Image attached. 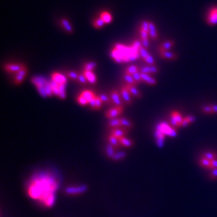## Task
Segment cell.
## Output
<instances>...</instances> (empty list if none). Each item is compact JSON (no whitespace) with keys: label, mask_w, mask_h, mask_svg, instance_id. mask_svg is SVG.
<instances>
[{"label":"cell","mask_w":217,"mask_h":217,"mask_svg":"<svg viewBox=\"0 0 217 217\" xmlns=\"http://www.w3.org/2000/svg\"><path fill=\"white\" fill-rule=\"evenodd\" d=\"M57 186V182L54 178L46 175L32 180L28 187V194L30 198L39 200L46 207H50L55 201Z\"/></svg>","instance_id":"obj_1"},{"label":"cell","mask_w":217,"mask_h":217,"mask_svg":"<svg viewBox=\"0 0 217 217\" xmlns=\"http://www.w3.org/2000/svg\"><path fill=\"white\" fill-rule=\"evenodd\" d=\"M207 23L210 26H214L217 24V7H212L208 11L206 19Z\"/></svg>","instance_id":"obj_2"},{"label":"cell","mask_w":217,"mask_h":217,"mask_svg":"<svg viewBox=\"0 0 217 217\" xmlns=\"http://www.w3.org/2000/svg\"><path fill=\"white\" fill-rule=\"evenodd\" d=\"M123 112V107L121 106H115L112 107L110 110H108L105 113V116L108 119H114L118 117L119 115L122 114Z\"/></svg>","instance_id":"obj_3"},{"label":"cell","mask_w":217,"mask_h":217,"mask_svg":"<svg viewBox=\"0 0 217 217\" xmlns=\"http://www.w3.org/2000/svg\"><path fill=\"white\" fill-rule=\"evenodd\" d=\"M28 73V69L26 68L25 66L23 67V68L21 69L19 72H18L17 73H16V75L14 77L13 79V82L16 85H19L21 84L23 81L25 79V76L27 75Z\"/></svg>","instance_id":"obj_4"},{"label":"cell","mask_w":217,"mask_h":217,"mask_svg":"<svg viewBox=\"0 0 217 217\" xmlns=\"http://www.w3.org/2000/svg\"><path fill=\"white\" fill-rule=\"evenodd\" d=\"M24 66H25V65L21 63H7L4 65V69L8 72L17 73Z\"/></svg>","instance_id":"obj_5"},{"label":"cell","mask_w":217,"mask_h":217,"mask_svg":"<svg viewBox=\"0 0 217 217\" xmlns=\"http://www.w3.org/2000/svg\"><path fill=\"white\" fill-rule=\"evenodd\" d=\"M120 94H121L122 98L123 99L124 102H125L126 104H127V105L132 104V103H133L132 96H131L130 92L128 91V89L126 88L125 86L122 87Z\"/></svg>","instance_id":"obj_6"},{"label":"cell","mask_w":217,"mask_h":217,"mask_svg":"<svg viewBox=\"0 0 217 217\" xmlns=\"http://www.w3.org/2000/svg\"><path fill=\"white\" fill-rule=\"evenodd\" d=\"M159 130H160L162 131L164 134H167V135H169L171 136H175L176 133V131L174 130L173 129L170 128V127L168 126L167 124L165 123H162L159 125L158 126V129Z\"/></svg>","instance_id":"obj_7"},{"label":"cell","mask_w":217,"mask_h":217,"mask_svg":"<svg viewBox=\"0 0 217 217\" xmlns=\"http://www.w3.org/2000/svg\"><path fill=\"white\" fill-rule=\"evenodd\" d=\"M129 129L123 127H118V128L112 129V131H111V134L117 137V139H120L122 137H125V136L127 134V132H128Z\"/></svg>","instance_id":"obj_8"},{"label":"cell","mask_w":217,"mask_h":217,"mask_svg":"<svg viewBox=\"0 0 217 217\" xmlns=\"http://www.w3.org/2000/svg\"><path fill=\"white\" fill-rule=\"evenodd\" d=\"M110 98L111 101L113 104H114L115 106H121L123 107V102L122 101L120 98V96H119V93L117 91H112L110 93Z\"/></svg>","instance_id":"obj_9"},{"label":"cell","mask_w":217,"mask_h":217,"mask_svg":"<svg viewBox=\"0 0 217 217\" xmlns=\"http://www.w3.org/2000/svg\"><path fill=\"white\" fill-rule=\"evenodd\" d=\"M159 54L162 58L167 60H174L177 58V54L169 51H160Z\"/></svg>","instance_id":"obj_10"},{"label":"cell","mask_w":217,"mask_h":217,"mask_svg":"<svg viewBox=\"0 0 217 217\" xmlns=\"http://www.w3.org/2000/svg\"><path fill=\"white\" fill-rule=\"evenodd\" d=\"M126 88L128 89V91L130 92L131 96L135 97L136 98H142V94L139 92V89H137L136 87L135 86H132V85H129L126 84H125Z\"/></svg>","instance_id":"obj_11"},{"label":"cell","mask_w":217,"mask_h":217,"mask_svg":"<svg viewBox=\"0 0 217 217\" xmlns=\"http://www.w3.org/2000/svg\"><path fill=\"white\" fill-rule=\"evenodd\" d=\"M51 80L56 82L57 84H66L67 82V78L63 75L58 72H54L51 75Z\"/></svg>","instance_id":"obj_12"},{"label":"cell","mask_w":217,"mask_h":217,"mask_svg":"<svg viewBox=\"0 0 217 217\" xmlns=\"http://www.w3.org/2000/svg\"><path fill=\"white\" fill-rule=\"evenodd\" d=\"M83 73H84V76L86 77L87 81L88 82L90 83V84H96L97 79H96V76L93 71H87V70H84L83 71Z\"/></svg>","instance_id":"obj_13"},{"label":"cell","mask_w":217,"mask_h":217,"mask_svg":"<svg viewBox=\"0 0 217 217\" xmlns=\"http://www.w3.org/2000/svg\"><path fill=\"white\" fill-rule=\"evenodd\" d=\"M149 25V36L152 39L155 40L158 38V33L156 27L152 21H148Z\"/></svg>","instance_id":"obj_14"},{"label":"cell","mask_w":217,"mask_h":217,"mask_svg":"<svg viewBox=\"0 0 217 217\" xmlns=\"http://www.w3.org/2000/svg\"><path fill=\"white\" fill-rule=\"evenodd\" d=\"M60 23H61L63 29L66 30L67 32H68V33L70 34H72V32H73V28H72L70 21H69L68 19L63 18V19L60 20Z\"/></svg>","instance_id":"obj_15"},{"label":"cell","mask_w":217,"mask_h":217,"mask_svg":"<svg viewBox=\"0 0 217 217\" xmlns=\"http://www.w3.org/2000/svg\"><path fill=\"white\" fill-rule=\"evenodd\" d=\"M174 45V42L173 40H169L162 43L158 47V50L160 51H169L173 47Z\"/></svg>","instance_id":"obj_16"},{"label":"cell","mask_w":217,"mask_h":217,"mask_svg":"<svg viewBox=\"0 0 217 217\" xmlns=\"http://www.w3.org/2000/svg\"><path fill=\"white\" fill-rule=\"evenodd\" d=\"M141 74L142 80H143V82L147 83L148 84L152 85V86H154V85L157 84V80H156L155 78H152L150 75L143 74V73H141Z\"/></svg>","instance_id":"obj_17"},{"label":"cell","mask_w":217,"mask_h":217,"mask_svg":"<svg viewBox=\"0 0 217 217\" xmlns=\"http://www.w3.org/2000/svg\"><path fill=\"white\" fill-rule=\"evenodd\" d=\"M31 81L36 87L37 86L44 87V85L47 83V81L43 78H41V77H34V78H32Z\"/></svg>","instance_id":"obj_18"},{"label":"cell","mask_w":217,"mask_h":217,"mask_svg":"<svg viewBox=\"0 0 217 217\" xmlns=\"http://www.w3.org/2000/svg\"><path fill=\"white\" fill-rule=\"evenodd\" d=\"M100 17L103 19L105 24L110 23L113 21V16L111 14L107 11H103L101 13Z\"/></svg>","instance_id":"obj_19"},{"label":"cell","mask_w":217,"mask_h":217,"mask_svg":"<svg viewBox=\"0 0 217 217\" xmlns=\"http://www.w3.org/2000/svg\"><path fill=\"white\" fill-rule=\"evenodd\" d=\"M108 126L111 129H116L118 128V127H122L120 122V118H117L116 117V118L110 119V121L108 123Z\"/></svg>","instance_id":"obj_20"},{"label":"cell","mask_w":217,"mask_h":217,"mask_svg":"<svg viewBox=\"0 0 217 217\" xmlns=\"http://www.w3.org/2000/svg\"><path fill=\"white\" fill-rule=\"evenodd\" d=\"M137 72H140V68L139 66H136V65H132V66L127 67V68H126L125 73L132 75L133 74H134Z\"/></svg>","instance_id":"obj_21"},{"label":"cell","mask_w":217,"mask_h":217,"mask_svg":"<svg viewBox=\"0 0 217 217\" xmlns=\"http://www.w3.org/2000/svg\"><path fill=\"white\" fill-rule=\"evenodd\" d=\"M202 157L212 162L213 160L217 159V153L215 152H205V153H202Z\"/></svg>","instance_id":"obj_22"},{"label":"cell","mask_w":217,"mask_h":217,"mask_svg":"<svg viewBox=\"0 0 217 217\" xmlns=\"http://www.w3.org/2000/svg\"><path fill=\"white\" fill-rule=\"evenodd\" d=\"M199 164H200V166L204 168H206V169H211V161L206 159V158L201 157L199 159Z\"/></svg>","instance_id":"obj_23"},{"label":"cell","mask_w":217,"mask_h":217,"mask_svg":"<svg viewBox=\"0 0 217 217\" xmlns=\"http://www.w3.org/2000/svg\"><path fill=\"white\" fill-rule=\"evenodd\" d=\"M81 94L87 99L88 102H89L92 99L96 97V95H95L94 93L90 90H85L81 93Z\"/></svg>","instance_id":"obj_24"},{"label":"cell","mask_w":217,"mask_h":217,"mask_svg":"<svg viewBox=\"0 0 217 217\" xmlns=\"http://www.w3.org/2000/svg\"><path fill=\"white\" fill-rule=\"evenodd\" d=\"M119 143H120L121 145H123L125 147H131L133 145V141L130 139H127L125 137H122L120 139H119Z\"/></svg>","instance_id":"obj_25"},{"label":"cell","mask_w":217,"mask_h":217,"mask_svg":"<svg viewBox=\"0 0 217 217\" xmlns=\"http://www.w3.org/2000/svg\"><path fill=\"white\" fill-rule=\"evenodd\" d=\"M124 79H125V82L127 84L132 85V86H136V85H137V83L135 82L133 76L131 75H127L125 73V75H124Z\"/></svg>","instance_id":"obj_26"},{"label":"cell","mask_w":217,"mask_h":217,"mask_svg":"<svg viewBox=\"0 0 217 217\" xmlns=\"http://www.w3.org/2000/svg\"><path fill=\"white\" fill-rule=\"evenodd\" d=\"M105 23L104 21H103V19H101V17L98 18V19H96V20H94V21H93V26H94V28H96V29H100V28H102L103 26H104L105 25Z\"/></svg>","instance_id":"obj_27"},{"label":"cell","mask_w":217,"mask_h":217,"mask_svg":"<svg viewBox=\"0 0 217 217\" xmlns=\"http://www.w3.org/2000/svg\"><path fill=\"white\" fill-rule=\"evenodd\" d=\"M171 117H174V119H176V121L178 122V124L180 125V124L182 123V122H183L184 117H183V116H182L181 114H180V113H178V111H173L171 113Z\"/></svg>","instance_id":"obj_28"},{"label":"cell","mask_w":217,"mask_h":217,"mask_svg":"<svg viewBox=\"0 0 217 217\" xmlns=\"http://www.w3.org/2000/svg\"><path fill=\"white\" fill-rule=\"evenodd\" d=\"M97 66L96 63L92 61L87 63L84 65V70H87V71H93L95 69Z\"/></svg>","instance_id":"obj_29"},{"label":"cell","mask_w":217,"mask_h":217,"mask_svg":"<svg viewBox=\"0 0 217 217\" xmlns=\"http://www.w3.org/2000/svg\"><path fill=\"white\" fill-rule=\"evenodd\" d=\"M120 122L121 126L123 127H126V128L128 129H131L133 127V124L131 123V122L126 118H120Z\"/></svg>","instance_id":"obj_30"},{"label":"cell","mask_w":217,"mask_h":217,"mask_svg":"<svg viewBox=\"0 0 217 217\" xmlns=\"http://www.w3.org/2000/svg\"><path fill=\"white\" fill-rule=\"evenodd\" d=\"M108 140H109V142H110L111 144V145H113V146H117V145H120L119 139H117V137H115V136H113L112 134H110V136H109Z\"/></svg>","instance_id":"obj_31"},{"label":"cell","mask_w":217,"mask_h":217,"mask_svg":"<svg viewBox=\"0 0 217 217\" xmlns=\"http://www.w3.org/2000/svg\"><path fill=\"white\" fill-rule=\"evenodd\" d=\"M78 75L79 74L75 71H68V72H66V75L68 78L74 81H77V82H78Z\"/></svg>","instance_id":"obj_32"},{"label":"cell","mask_w":217,"mask_h":217,"mask_svg":"<svg viewBox=\"0 0 217 217\" xmlns=\"http://www.w3.org/2000/svg\"><path fill=\"white\" fill-rule=\"evenodd\" d=\"M139 53L140 56H141V57L143 58V60L145 59V58H146L148 56L150 55L148 51L147 48H144V47H143V46H141V47L139 48Z\"/></svg>","instance_id":"obj_33"},{"label":"cell","mask_w":217,"mask_h":217,"mask_svg":"<svg viewBox=\"0 0 217 217\" xmlns=\"http://www.w3.org/2000/svg\"><path fill=\"white\" fill-rule=\"evenodd\" d=\"M77 101H78V103H79V104L81 105H84V106L89 104L88 101H87V99L85 98L82 94H80L78 96V98H77Z\"/></svg>","instance_id":"obj_34"},{"label":"cell","mask_w":217,"mask_h":217,"mask_svg":"<svg viewBox=\"0 0 217 217\" xmlns=\"http://www.w3.org/2000/svg\"><path fill=\"white\" fill-rule=\"evenodd\" d=\"M44 89H45L46 94L47 95V96H51L53 94V89L52 87L51 86L49 82H47V83L44 85Z\"/></svg>","instance_id":"obj_35"},{"label":"cell","mask_w":217,"mask_h":217,"mask_svg":"<svg viewBox=\"0 0 217 217\" xmlns=\"http://www.w3.org/2000/svg\"><path fill=\"white\" fill-rule=\"evenodd\" d=\"M78 82L82 84H87L88 83V81H87L86 77L84 76V73H79L78 75Z\"/></svg>","instance_id":"obj_36"},{"label":"cell","mask_w":217,"mask_h":217,"mask_svg":"<svg viewBox=\"0 0 217 217\" xmlns=\"http://www.w3.org/2000/svg\"><path fill=\"white\" fill-rule=\"evenodd\" d=\"M202 112H203L204 113H205V114H214V113H213L212 105H204V106L202 107Z\"/></svg>","instance_id":"obj_37"},{"label":"cell","mask_w":217,"mask_h":217,"mask_svg":"<svg viewBox=\"0 0 217 217\" xmlns=\"http://www.w3.org/2000/svg\"><path fill=\"white\" fill-rule=\"evenodd\" d=\"M140 72L143 74H146V75H151V68H150V66H146L142 67V68H140Z\"/></svg>","instance_id":"obj_38"},{"label":"cell","mask_w":217,"mask_h":217,"mask_svg":"<svg viewBox=\"0 0 217 217\" xmlns=\"http://www.w3.org/2000/svg\"><path fill=\"white\" fill-rule=\"evenodd\" d=\"M132 76H133V79H134L135 82H136L137 84H139V83L141 82H143V80H142V78H141V74L140 72H136V73L133 74Z\"/></svg>","instance_id":"obj_39"},{"label":"cell","mask_w":217,"mask_h":217,"mask_svg":"<svg viewBox=\"0 0 217 217\" xmlns=\"http://www.w3.org/2000/svg\"><path fill=\"white\" fill-rule=\"evenodd\" d=\"M99 97H100V98L101 99V101H103V103H110L111 101V98H109L108 96H107V95H105V94H100V96H98Z\"/></svg>","instance_id":"obj_40"},{"label":"cell","mask_w":217,"mask_h":217,"mask_svg":"<svg viewBox=\"0 0 217 217\" xmlns=\"http://www.w3.org/2000/svg\"><path fill=\"white\" fill-rule=\"evenodd\" d=\"M143 60L147 64H148V66H151V65H155V60H154L153 57L151 55V54H150V55L148 56L146 58H145Z\"/></svg>","instance_id":"obj_41"},{"label":"cell","mask_w":217,"mask_h":217,"mask_svg":"<svg viewBox=\"0 0 217 217\" xmlns=\"http://www.w3.org/2000/svg\"><path fill=\"white\" fill-rule=\"evenodd\" d=\"M36 87H37L38 92L40 93V94L41 95L42 97L45 98V97L47 96V95H46V94L45 89H44V86H37Z\"/></svg>","instance_id":"obj_42"},{"label":"cell","mask_w":217,"mask_h":217,"mask_svg":"<svg viewBox=\"0 0 217 217\" xmlns=\"http://www.w3.org/2000/svg\"><path fill=\"white\" fill-rule=\"evenodd\" d=\"M140 37H141V39H148L149 37V33L145 30H142L141 28H140Z\"/></svg>","instance_id":"obj_43"},{"label":"cell","mask_w":217,"mask_h":217,"mask_svg":"<svg viewBox=\"0 0 217 217\" xmlns=\"http://www.w3.org/2000/svg\"><path fill=\"white\" fill-rule=\"evenodd\" d=\"M142 30H145V31L148 32L149 33V25H148V21H143V22L141 23V28Z\"/></svg>","instance_id":"obj_44"},{"label":"cell","mask_w":217,"mask_h":217,"mask_svg":"<svg viewBox=\"0 0 217 217\" xmlns=\"http://www.w3.org/2000/svg\"><path fill=\"white\" fill-rule=\"evenodd\" d=\"M96 110H100L101 107H102L103 101H101L100 97L98 96H96Z\"/></svg>","instance_id":"obj_45"},{"label":"cell","mask_w":217,"mask_h":217,"mask_svg":"<svg viewBox=\"0 0 217 217\" xmlns=\"http://www.w3.org/2000/svg\"><path fill=\"white\" fill-rule=\"evenodd\" d=\"M141 42L143 47L147 48V49L150 47V43L148 39H141Z\"/></svg>","instance_id":"obj_46"},{"label":"cell","mask_w":217,"mask_h":217,"mask_svg":"<svg viewBox=\"0 0 217 217\" xmlns=\"http://www.w3.org/2000/svg\"><path fill=\"white\" fill-rule=\"evenodd\" d=\"M210 178L212 179H216L217 178V168L216 169H211V172L210 174Z\"/></svg>","instance_id":"obj_47"},{"label":"cell","mask_w":217,"mask_h":217,"mask_svg":"<svg viewBox=\"0 0 217 217\" xmlns=\"http://www.w3.org/2000/svg\"><path fill=\"white\" fill-rule=\"evenodd\" d=\"M89 106L91 107V108L92 109V110H96V97H95V98L92 99V100L89 101Z\"/></svg>","instance_id":"obj_48"},{"label":"cell","mask_w":217,"mask_h":217,"mask_svg":"<svg viewBox=\"0 0 217 217\" xmlns=\"http://www.w3.org/2000/svg\"><path fill=\"white\" fill-rule=\"evenodd\" d=\"M142 46V44H141V41H138V40H136V41H134L133 42L132 44V47H133L134 48H136V49L139 50L140 48H141Z\"/></svg>","instance_id":"obj_49"},{"label":"cell","mask_w":217,"mask_h":217,"mask_svg":"<svg viewBox=\"0 0 217 217\" xmlns=\"http://www.w3.org/2000/svg\"><path fill=\"white\" fill-rule=\"evenodd\" d=\"M150 68H151V74H156L159 72V68L155 65H151V66H150Z\"/></svg>","instance_id":"obj_50"},{"label":"cell","mask_w":217,"mask_h":217,"mask_svg":"<svg viewBox=\"0 0 217 217\" xmlns=\"http://www.w3.org/2000/svg\"><path fill=\"white\" fill-rule=\"evenodd\" d=\"M119 54L118 52V51H117L116 48H115L114 50H113L112 53H111V56H112L113 58H114L115 59H116V58H119Z\"/></svg>","instance_id":"obj_51"},{"label":"cell","mask_w":217,"mask_h":217,"mask_svg":"<svg viewBox=\"0 0 217 217\" xmlns=\"http://www.w3.org/2000/svg\"><path fill=\"white\" fill-rule=\"evenodd\" d=\"M189 124H190V123L188 122V119H186V117H184L183 122H182V123L180 124V127H186V126H188V125H189Z\"/></svg>","instance_id":"obj_52"},{"label":"cell","mask_w":217,"mask_h":217,"mask_svg":"<svg viewBox=\"0 0 217 217\" xmlns=\"http://www.w3.org/2000/svg\"><path fill=\"white\" fill-rule=\"evenodd\" d=\"M66 84H58V89H59L60 92H66Z\"/></svg>","instance_id":"obj_53"},{"label":"cell","mask_w":217,"mask_h":217,"mask_svg":"<svg viewBox=\"0 0 217 217\" xmlns=\"http://www.w3.org/2000/svg\"><path fill=\"white\" fill-rule=\"evenodd\" d=\"M216 168H217V159L211 162V169H216Z\"/></svg>","instance_id":"obj_54"},{"label":"cell","mask_w":217,"mask_h":217,"mask_svg":"<svg viewBox=\"0 0 217 217\" xmlns=\"http://www.w3.org/2000/svg\"><path fill=\"white\" fill-rule=\"evenodd\" d=\"M186 118L188 119V122H189L190 123H192L194 122L195 121V117L194 116H191V115H189V116H187L186 117Z\"/></svg>","instance_id":"obj_55"},{"label":"cell","mask_w":217,"mask_h":217,"mask_svg":"<svg viewBox=\"0 0 217 217\" xmlns=\"http://www.w3.org/2000/svg\"><path fill=\"white\" fill-rule=\"evenodd\" d=\"M58 97L61 99V100H65V99L66 98V92H60V94L59 96H58Z\"/></svg>","instance_id":"obj_56"},{"label":"cell","mask_w":217,"mask_h":217,"mask_svg":"<svg viewBox=\"0 0 217 217\" xmlns=\"http://www.w3.org/2000/svg\"><path fill=\"white\" fill-rule=\"evenodd\" d=\"M212 107L213 110V113H214V114H217V104L212 105Z\"/></svg>","instance_id":"obj_57"}]
</instances>
